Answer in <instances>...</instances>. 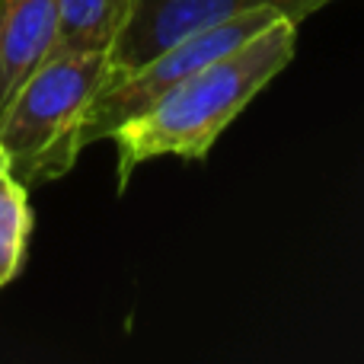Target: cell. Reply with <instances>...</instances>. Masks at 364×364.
Returning <instances> with one entry per match:
<instances>
[{
    "mask_svg": "<svg viewBox=\"0 0 364 364\" xmlns=\"http://www.w3.org/2000/svg\"><path fill=\"white\" fill-rule=\"evenodd\" d=\"M297 19L284 16L243 45L201 64L170 87L138 119L112 134L119 151V188L132 173L157 157L205 160L224 128L291 64L297 48Z\"/></svg>",
    "mask_w": 364,
    "mask_h": 364,
    "instance_id": "6da1fadb",
    "label": "cell"
},
{
    "mask_svg": "<svg viewBox=\"0 0 364 364\" xmlns=\"http://www.w3.org/2000/svg\"><path fill=\"white\" fill-rule=\"evenodd\" d=\"M112 77V55H51L26 80L4 115L0 144L10 176L26 188L74 170L93 100Z\"/></svg>",
    "mask_w": 364,
    "mask_h": 364,
    "instance_id": "7a4b0ae2",
    "label": "cell"
},
{
    "mask_svg": "<svg viewBox=\"0 0 364 364\" xmlns=\"http://www.w3.org/2000/svg\"><path fill=\"white\" fill-rule=\"evenodd\" d=\"M284 16H288V13L278 10V6H259V10H250L237 19L208 26V29L182 38V42L170 45L166 51H160L157 58H151L147 64L128 70V74L109 77V83L100 90V96H96L93 106H90L87 125H83V147L96 144V141H112V134L119 132L125 122L138 119L166 90L176 87L182 77H188L192 70L214 61V58L224 55V51L243 45L246 38L259 36L262 29H269L272 23H278V19H284ZM297 23H301V19H297Z\"/></svg>",
    "mask_w": 364,
    "mask_h": 364,
    "instance_id": "3957f363",
    "label": "cell"
},
{
    "mask_svg": "<svg viewBox=\"0 0 364 364\" xmlns=\"http://www.w3.org/2000/svg\"><path fill=\"white\" fill-rule=\"evenodd\" d=\"M326 4L333 0H138L132 23L112 51V77L141 68L208 26L237 19L259 6H278L288 16L304 19Z\"/></svg>",
    "mask_w": 364,
    "mask_h": 364,
    "instance_id": "277c9868",
    "label": "cell"
},
{
    "mask_svg": "<svg viewBox=\"0 0 364 364\" xmlns=\"http://www.w3.org/2000/svg\"><path fill=\"white\" fill-rule=\"evenodd\" d=\"M58 0H0V115L51 58Z\"/></svg>",
    "mask_w": 364,
    "mask_h": 364,
    "instance_id": "5b68a950",
    "label": "cell"
},
{
    "mask_svg": "<svg viewBox=\"0 0 364 364\" xmlns=\"http://www.w3.org/2000/svg\"><path fill=\"white\" fill-rule=\"evenodd\" d=\"M138 0H58L51 55H112Z\"/></svg>",
    "mask_w": 364,
    "mask_h": 364,
    "instance_id": "8992f818",
    "label": "cell"
},
{
    "mask_svg": "<svg viewBox=\"0 0 364 364\" xmlns=\"http://www.w3.org/2000/svg\"><path fill=\"white\" fill-rule=\"evenodd\" d=\"M32 233L29 188L16 176L0 179V291L19 275Z\"/></svg>",
    "mask_w": 364,
    "mask_h": 364,
    "instance_id": "52a82bcc",
    "label": "cell"
},
{
    "mask_svg": "<svg viewBox=\"0 0 364 364\" xmlns=\"http://www.w3.org/2000/svg\"><path fill=\"white\" fill-rule=\"evenodd\" d=\"M4 176H10V157H6L4 144H0V179H4Z\"/></svg>",
    "mask_w": 364,
    "mask_h": 364,
    "instance_id": "ba28073f",
    "label": "cell"
}]
</instances>
